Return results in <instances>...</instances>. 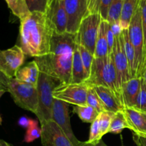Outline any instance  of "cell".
<instances>
[{"label": "cell", "mask_w": 146, "mask_h": 146, "mask_svg": "<svg viewBox=\"0 0 146 146\" xmlns=\"http://www.w3.org/2000/svg\"><path fill=\"white\" fill-rule=\"evenodd\" d=\"M76 34L64 33L54 34L52 36L48 54L34 58L43 72L60 83L71 82L73 55L76 46Z\"/></svg>", "instance_id": "1"}, {"label": "cell", "mask_w": 146, "mask_h": 146, "mask_svg": "<svg viewBox=\"0 0 146 146\" xmlns=\"http://www.w3.org/2000/svg\"><path fill=\"white\" fill-rule=\"evenodd\" d=\"M54 34L46 13L34 11L20 20V46L26 56L36 58L48 54Z\"/></svg>", "instance_id": "2"}, {"label": "cell", "mask_w": 146, "mask_h": 146, "mask_svg": "<svg viewBox=\"0 0 146 146\" xmlns=\"http://www.w3.org/2000/svg\"><path fill=\"white\" fill-rule=\"evenodd\" d=\"M85 83L89 86H101L108 88L117 96L123 106L122 91L118 86L112 54L103 58H94L91 74Z\"/></svg>", "instance_id": "3"}, {"label": "cell", "mask_w": 146, "mask_h": 146, "mask_svg": "<svg viewBox=\"0 0 146 146\" xmlns=\"http://www.w3.org/2000/svg\"><path fill=\"white\" fill-rule=\"evenodd\" d=\"M60 84L58 80L43 72L39 73L37 91H38V108L36 116L43 125L46 123L52 121L54 97L53 91Z\"/></svg>", "instance_id": "4"}, {"label": "cell", "mask_w": 146, "mask_h": 146, "mask_svg": "<svg viewBox=\"0 0 146 146\" xmlns=\"http://www.w3.org/2000/svg\"><path fill=\"white\" fill-rule=\"evenodd\" d=\"M128 34L135 55V78H143L146 67V53L141 20V8L138 5L128 28Z\"/></svg>", "instance_id": "5"}, {"label": "cell", "mask_w": 146, "mask_h": 146, "mask_svg": "<svg viewBox=\"0 0 146 146\" xmlns=\"http://www.w3.org/2000/svg\"><path fill=\"white\" fill-rule=\"evenodd\" d=\"M7 92L11 94L14 103L18 106L36 114L38 108L37 87L15 78H11Z\"/></svg>", "instance_id": "6"}, {"label": "cell", "mask_w": 146, "mask_h": 146, "mask_svg": "<svg viewBox=\"0 0 146 146\" xmlns=\"http://www.w3.org/2000/svg\"><path fill=\"white\" fill-rule=\"evenodd\" d=\"M102 20L99 13L87 14L81 21L76 34V43L85 47L94 56L98 30Z\"/></svg>", "instance_id": "7"}, {"label": "cell", "mask_w": 146, "mask_h": 146, "mask_svg": "<svg viewBox=\"0 0 146 146\" xmlns=\"http://www.w3.org/2000/svg\"><path fill=\"white\" fill-rule=\"evenodd\" d=\"M88 88L89 86L85 82L81 84L60 83L53 91V97L74 106L86 105Z\"/></svg>", "instance_id": "8"}, {"label": "cell", "mask_w": 146, "mask_h": 146, "mask_svg": "<svg viewBox=\"0 0 146 146\" xmlns=\"http://www.w3.org/2000/svg\"><path fill=\"white\" fill-rule=\"evenodd\" d=\"M25 54L20 46L15 45L0 51V71L9 78H14L25 61Z\"/></svg>", "instance_id": "9"}, {"label": "cell", "mask_w": 146, "mask_h": 146, "mask_svg": "<svg viewBox=\"0 0 146 146\" xmlns=\"http://www.w3.org/2000/svg\"><path fill=\"white\" fill-rule=\"evenodd\" d=\"M111 54L116 71L118 86L122 91L123 85L133 78L124 50L122 34L119 37H115V44Z\"/></svg>", "instance_id": "10"}, {"label": "cell", "mask_w": 146, "mask_h": 146, "mask_svg": "<svg viewBox=\"0 0 146 146\" xmlns=\"http://www.w3.org/2000/svg\"><path fill=\"white\" fill-rule=\"evenodd\" d=\"M46 14L55 34L67 32L68 16L64 0H49Z\"/></svg>", "instance_id": "11"}, {"label": "cell", "mask_w": 146, "mask_h": 146, "mask_svg": "<svg viewBox=\"0 0 146 146\" xmlns=\"http://www.w3.org/2000/svg\"><path fill=\"white\" fill-rule=\"evenodd\" d=\"M52 121H54L66 136L69 138L74 146H77L80 141L76 138L72 131L68 113V104L54 98L52 111Z\"/></svg>", "instance_id": "12"}, {"label": "cell", "mask_w": 146, "mask_h": 146, "mask_svg": "<svg viewBox=\"0 0 146 146\" xmlns=\"http://www.w3.org/2000/svg\"><path fill=\"white\" fill-rule=\"evenodd\" d=\"M68 16L67 32L76 34L80 24L88 12L87 0H64Z\"/></svg>", "instance_id": "13"}, {"label": "cell", "mask_w": 146, "mask_h": 146, "mask_svg": "<svg viewBox=\"0 0 146 146\" xmlns=\"http://www.w3.org/2000/svg\"><path fill=\"white\" fill-rule=\"evenodd\" d=\"M43 146H74L65 133L54 121H50L41 126Z\"/></svg>", "instance_id": "14"}, {"label": "cell", "mask_w": 146, "mask_h": 146, "mask_svg": "<svg viewBox=\"0 0 146 146\" xmlns=\"http://www.w3.org/2000/svg\"><path fill=\"white\" fill-rule=\"evenodd\" d=\"M128 129L133 133H146V115L145 113L134 108H124L123 110Z\"/></svg>", "instance_id": "15"}, {"label": "cell", "mask_w": 146, "mask_h": 146, "mask_svg": "<svg viewBox=\"0 0 146 146\" xmlns=\"http://www.w3.org/2000/svg\"><path fill=\"white\" fill-rule=\"evenodd\" d=\"M92 87H94L99 96L106 111L115 113L123 110L124 106L122 103L112 91L101 86Z\"/></svg>", "instance_id": "16"}, {"label": "cell", "mask_w": 146, "mask_h": 146, "mask_svg": "<svg viewBox=\"0 0 146 146\" xmlns=\"http://www.w3.org/2000/svg\"><path fill=\"white\" fill-rule=\"evenodd\" d=\"M142 78H132L122 86L124 108H135L141 89Z\"/></svg>", "instance_id": "17"}, {"label": "cell", "mask_w": 146, "mask_h": 146, "mask_svg": "<svg viewBox=\"0 0 146 146\" xmlns=\"http://www.w3.org/2000/svg\"><path fill=\"white\" fill-rule=\"evenodd\" d=\"M39 73L38 65L34 60L20 68L17 73L15 78L37 87Z\"/></svg>", "instance_id": "18"}, {"label": "cell", "mask_w": 146, "mask_h": 146, "mask_svg": "<svg viewBox=\"0 0 146 146\" xmlns=\"http://www.w3.org/2000/svg\"><path fill=\"white\" fill-rule=\"evenodd\" d=\"M88 79L86 73L81 54L78 48V44H76L74 55H73L72 68H71V84H81Z\"/></svg>", "instance_id": "19"}, {"label": "cell", "mask_w": 146, "mask_h": 146, "mask_svg": "<svg viewBox=\"0 0 146 146\" xmlns=\"http://www.w3.org/2000/svg\"><path fill=\"white\" fill-rule=\"evenodd\" d=\"M108 21L102 20L99 27L96 43L94 58H103L108 56V46L107 40V28Z\"/></svg>", "instance_id": "20"}, {"label": "cell", "mask_w": 146, "mask_h": 146, "mask_svg": "<svg viewBox=\"0 0 146 146\" xmlns=\"http://www.w3.org/2000/svg\"><path fill=\"white\" fill-rule=\"evenodd\" d=\"M140 0H125L121 10L120 22L123 30L128 29L131 19L139 5Z\"/></svg>", "instance_id": "21"}, {"label": "cell", "mask_w": 146, "mask_h": 146, "mask_svg": "<svg viewBox=\"0 0 146 146\" xmlns=\"http://www.w3.org/2000/svg\"><path fill=\"white\" fill-rule=\"evenodd\" d=\"M123 43L124 50H125V55L128 59L129 68L131 70V75L133 78L136 77V71H135V55L133 46L131 42L128 34V29L123 30L122 34Z\"/></svg>", "instance_id": "22"}, {"label": "cell", "mask_w": 146, "mask_h": 146, "mask_svg": "<svg viewBox=\"0 0 146 146\" xmlns=\"http://www.w3.org/2000/svg\"><path fill=\"white\" fill-rule=\"evenodd\" d=\"M73 112L76 114L84 123H92L99 115V113L94 108L87 105L74 106Z\"/></svg>", "instance_id": "23"}, {"label": "cell", "mask_w": 146, "mask_h": 146, "mask_svg": "<svg viewBox=\"0 0 146 146\" xmlns=\"http://www.w3.org/2000/svg\"><path fill=\"white\" fill-rule=\"evenodd\" d=\"M12 14L22 20L30 14L26 0H5Z\"/></svg>", "instance_id": "24"}, {"label": "cell", "mask_w": 146, "mask_h": 146, "mask_svg": "<svg viewBox=\"0 0 146 146\" xmlns=\"http://www.w3.org/2000/svg\"><path fill=\"white\" fill-rule=\"evenodd\" d=\"M125 128H128V125L123 113V111L115 113L113 117L108 133L114 134L121 133Z\"/></svg>", "instance_id": "25"}, {"label": "cell", "mask_w": 146, "mask_h": 146, "mask_svg": "<svg viewBox=\"0 0 146 146\" xmlns=\"http://www.w3.org/2000/svg\"><path fill=\"white\" fill-rule=\"evenodd\" d=\"M86 104L95 108L99 113L106 111L99 96L97 94L94 87L92 86H89V88H88V94H87Z\"/></svg>", "instance_id": "26"}, {"label": "cell", "mask_w": 146, "mask_h": 146, "mask_svg": "<svg viewBox=\"0 0 146 146\" xmlns=\"http://www.w3.org/2000/svg\"><path fill=\"white\" fill-rule=\"evenodd\" d=\"M125 0H113L112 4L108 11L107 21L111 23L120 21L121 10Z\"/></svg>", "instance_id": "27"}, {"label": "cell", "mask_w": 146, "mask_h": 146, "mask_svg": "<svg viewBox=\"0 0 146 146\" xmlns=\"http://www.w3.org/2000/svg\"><path fill=\"white\" fill-rule=\"evenodd\" d=\"M41 128L38 126V121L35 120H31L29 125L27 128L24 137V142L31 143L35 140L41 138Z\"/></svg>", "instance_id": "28"}, {"label": "cell", "mask_w": 146, "mask_h": 146, "mask_svg": "<svg viewBox=\"0 0 146 146\" xmlns=\"http://www.w3.org/2000/svg\"><path fill=\"white\" fill-rule=\"evenodd\" d=\"M114 114L115 113L109 112V111H104L100 113L98 118H99L100 134L101 138L108 133Z\"/></svg>", "instance_id": "29"}, {"label": "cell", "mask_w": 146, "mask_h": 146, "mask_svg": "<svg viewBox=\"0 0 146 146\" xmlns=\"http://www.w3.org/2000/svg\"><path fill=\"white\" fill-rule=\"evenodd\" d=\"M78 48L79 50V52L81 54V60H82L83 64H84V68H85L86 73L88 76V78L91 74V66H92L93 61L94 59V54H91L87 48L82 46L78 45Z\"/></svg>", "instance_id": "30"}, {"label": "cell", "mask_w": 146, "mask_h": 146, "mask_svg": "<svg viewBox=\"0 0 146 146\" xmlns=\"http://www.w3.org/2000/svg\"><path fill=\"white\" fill-rule=\"evenodd\" d=\"M30 12L39 11L46 13L49 0H26Z\"/></svg>", "instance_id": "31"}, {"label": "cell", "mask_w": 146, "mask_h": 146, "mask_svg": "<svg viewBox=\"0 0 146 146\" xmlns=\"http://www.w3.org/2000/svg\"><path fill=\"white\" fill-rule=\"evenodd\" d=\"M134 108L143 113H146V85L143 78H142L141 89L137 99L136 106Z\"/></svg>", "instance_id": "32"}, {"label": "cell", "mask_w": 146, "mask_h": 146, "mask_svg": "<svg viewBox=\"0 0 146 146\" xmlns=\"http://www.w3.org/2000/svg\"><path fill=\"white\" fill-rule=\"evenodd\" d=\"M102 140L100 134V127H99V118H97L94 122L91 123V128H90V133L87 142L91 143H96Z\"/></svg>", "instance_id": "33"}, {"label": "cell", "mask_w": 146, "mask_h": 146, "mask_svg": "<svg viewBox=\"0 0 146 146\" xmlns=\"http://www.w3.org/2000/svg\"><path fill=\"white\" fill-rule=\"evenodd\" d=\"M113 0H100L98 12L101 14L103 20L107 21L108 11L112 4Z\"/></svg>", "instance_id": "34"}, {"label": "cell", "mask_w": 146, "mask_h": 146, "mask_svg": "<svg viewBox=\"0 0 146 146\" xmlns=\"http://www.w3.org/2000/svg\"><path fill=\"white\" fill-rule=\"evenodd\" d=\"M140 8H141V20H142L143 31L144 36V44H145V50L146 53V0H140Z\"/></svg>", "instance_id": "35"}, {"label": "cell", "mask_w": 146, "mask_h": 146, "mask_svg": "<svg viewBox=\"0 0 146 146\" xmlns=\"http://www.w3.org/2000/svg\"><path fill=\"white\" fill-rule=\"evenodd\" d=\"M107 40H108V55H110L113 52V49L115 44V37L110 28V24H108L107 28Z\"/></svg>", "instance_id": "36"}, {"label": "cell", "mask_w": 146, "mask_h": 146, "mask_svg": "<svg viewBox=\"0 0 146 146\" xmlns=\"http://www.w3.org/2000/svg\"><path fill=\"white\" fill-rule=\"evenodd\" d=\"M133 139L137 146H146V133H133Z\"/></svg>", "instance_id": "37"}, {"label": "cell", "mask_w": 146, "mask_h": 146, "mask_svg": "<svg viewBox=\"0 0 146 146\" xmlns=\"http://www.w3.org/2000/svg\"><path fill=\"white\" fill-rule=\"evenodd\" d=\"M100 0H87V6H88V12L87 14H93V13H99Z\"/></svg>", "instance_id": "38"}, {"label": "cell", "mask_w": 146, "mask_h": 146, "mask_svg": "<svg viewBox=\"0 0 146 146\" xmlns=\"http://www.w3.org/2000/svg\"><path fill=\"white\" fill-rule=\"evenodd\" d=\"M110 28H111V31H112L113 34H114L115 37H119L120 36H121L123 31V29L122 26H121L120 21L111 23L110 24Z\"/></svg>", "instance_id": "39"}, {"label": "cell", "mask_w": 146, "mask_h": 146, "mask_svg": "<svg viewBox=\"0 0 146 146\" xmlns=\"http://www.w3.org/2000/svg\"><path fill=\"white\" fill-rule=\"evenodd\" d=\"M9 81L10 78H9L5 74L0 71V91H4L7 92Z\"/></svg>", "instance_id": "40"}, {"label": "cell", "mask_w": 146, "mask_h": 146, "mask_svg": "<svg viewBox=\"0 0 146 146\" xmlns=\"http://www.w3.org/2000/svg\"><path fill=\"white\" fill-rule=\"evenodd\" d=\"M77 146H108L104 142L103 140H101L100 141H98V143H88L87 141L85 142H81L80 141L79 143L78 144Z\"/></svg>", "instance_id": "41"}, {"label": "cell", "mask_w": 146, "mask_h": 146, "mask_svg": "<svg viewBox=\"0 0 146 146\" xmlns=\"http://www.w3.org/2000/svg\"><path fill=\"white\" fill-rule=\"evenodd\" d=\"M30 123H31V119H29L27 117H22L20 118L19 121V125L23 127H25V128H28Z\"/></svg>", "instance_id": "42"}, {"label": "cell", "mask_w": 146, "mask_h": 146, "mask_svg": "<svg viewBox=\"0 0 146 146\" xmlns=\"http://www.w3.org/2000/svg\"><path fill=\"white\" fill-rule=\"evenodd\" d=\"M0 146H13L11 144L9 143L7 141H4V140L0 139Z\"/></svg>", "instance_id": "43"}, {"label": "cell", "mask_w": 146, "mask_h": 146, "mask_svg": "<svg viewBox=\"0 0 146 146\" xmlns=\"http://www.w3.org/2000/svg\"><path fill=\"white\" fill-rule=\"evenodd\" d=\"M5 92L6 91H0V98L2 96L3 94H4ZM1 123H2V118H1V115H0V125H1Z\"/></svg>", "instance_id": "44"}, {"label": "cell", "mask_w": 146, "mask_h": 146, "mask_svg": "<svg viewBox=\"0 0 146 146\" xmlns=\"http://www.w3.org/2000/svg\"><path fill=\"white\" fill-rule=\"evenodd\" d=\"M143 80H144V81H145V85H146V67H145V71H144V74H143Z\"/></svg>", "instance_id": "45"}, {"label": "cell", "mask_w": 146, "mask_h": 146, "mask_svg": "<svg viewBox=\"0 0 146 146\" xmlns=\"http://www.w3.org/2000/svg\"><path fill=\"white\" fill-rule=\"evenodd\" d=\"M145 115H146V113H145Z\"/></svg>", "instance_id": "46"}]
</instances>
